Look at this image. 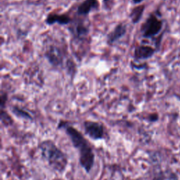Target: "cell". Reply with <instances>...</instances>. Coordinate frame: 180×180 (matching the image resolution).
<instances>
[{"label":"cell","instance_id":"cell-16","mask_svg":"<svg viewBox=\"0 0 180 180\" xmlns=\"http://www.w3.org/2000/svg\"><path fill=\"white\" fill-rule=\"evenodd\" d=\"M132 1L134 4H137L142 2L143 0H132Z\"/></svg>","mask_w":180,"mask_h":180},{"label":"cell","instance_id":"cell-8","mask_svg":"<svg viewBox=\"0 0 180 180\" xmlns=\"http://www.w3.org/2000/svg\"><path fill=\"white\" fill-rule=\"evenodd\" d=\"M99 5L98 0H84L77 7L76 13L81 16H87L92 11L98 9Z\"/></svg>","mask_w":180,"mask_h":180},{"label":"cell","instance_id":"cell-4","mask_svg":"<svg viewBox=\"0 0 180 180\" xmlns=\"http://www.w3.org/2000/svg\"><path fill=\"white\" fill-rule=\"evenodd\" d=\"M162 23L158 20L155 15H150L146 21L142 25L141 31L144 38H151L156 36L161 30Z\"/></svg>","mask_w":180,"mask_h":180},{"label":"cell","instance_id":"cell-1","mask_svg":"<svg viewBox=\"0 0 180 180\" xmlns=\"http://www.w3.org/2000/svg\"><path fill=\"white\" fill-rule=\"evenodd\" d=\"M59 128L64 129L73 146L78 151L79 163L87 173H90L95 162V154L92 145L80 131L67 122L61 121Z\"/></svg>","mask_w":180,"mask_h":180},{"label":"cell","instance_id":"cell-13","mask_svg":"<svg viewBox=\"0 0 180 180\" xmlns=\"http://www.w3.org/2000/svg\"><path fill=\"white\" fill-rule=\"evenodd\" d=\"M1 123H4L5 125H10L13 123V120L11 119L10 115L7 112L4 111L1 109Z\"/></svg>","mask_w":180,"mask_h":180},{"label":"cell","instance_id":"cell-2","mask_svg":"<svg viewBox=\"0 0 180 180\" xmlns=\"http://www.w3.org/2000/svg\"><path fill=\"white\" fill-rule=\"evenodd\" d=\"M42 157L52 170L63 173L68 164L67 155L55 144L53 141L46 139L40 143L38 146Z\"/></svg>","mask_w":180,"mask_h":180},{"label":"cell","instance_id":"cell-12","mask_svg":"<svg viewBox=\"0 0 180 180\" xmlns=\"http://www.w3.org/2000/svg\"><path fill=\"white\" fill-rule=\"evenodd\" d=\"M11 111L17 117L21 118L26 119V120H32V117L28 112L25 111V110L20 108L18 106H13L11 108Z\"/></svg>","mask_w":180,"mask_h":180},{"label":"cell","instance_id":"cell-15","mask_svg":"<svg viewBox=\"0 0 180 180\" xmlns=\"http://www.w3.org/2000/svg\"><path fill=\"white\" fill-rule=\"evenodd\" d=\"M113 1H114V0H103V3L105 6H107L109 4H111Z\"/></svg>","mask_w":180,"mask_h":180},{"label":"cell","instance_id":"cell-9","mask_svg":"<svg viewBox=\"0 0 180 180\" xmlns=\"http://www.w3.org/2000/svg\"><path fill=\"white\" fill-rule=\"evenodd\" d=\"M155 53V49L151 46L140 45L134 49V58L136 61L148 59L152 57Z\"/></svg>","mask_w":180,"mask_h":180},{"label":"cell","instance_id":"cell-3","mask_svg":"<svg viewBox=\"0 0 180 180\" xmlns=\"http://www.w3.org/2000/svg\"><path fill=\"white\" fill-rule=\"evenodd\" d=\"M85 134L94 141L106 138V132L103 123L92 120H85L83 123Z\"/></svg>","mask_w":180,"mask_h":180},{"label":"cell","instance_id":"cell-11","mask_svg":"<svg viewBox=\"0 0 180 180\" xmlns=\"http://www.w3.org/2000/svg\"><path fill=\"white\" fill-rule=\"evenodd\" d=\"M145 10L144 5H139L132 9L129 14V18L133 24H137L140 21Z\"/></svg>","mask_w":180,"mask_h":180},{"label":"cell","instance_id":"cell-6","mask_svg":"<svg viewBox=\"0 0 180 180\" xmlns=\"http://www.w3.org/2000/svg\"><path fill=\"white\" fill-rule=\"evenodd\" d=\"M127 25L124 23H120L116 26L114 29L107 35L106 41L108 44L113 45L116 42L120 40L127 33Z\"/></svg>","mask_w":180,"mask_h":180},{"label":"cell","instance_id":"cell-5","mask_svg":"<svg viewBox=\"0 0 180 180\" xmlns=\"http://www.w3.org/2000/svg\"><path fill=\"white\" fill-rule=\"evenodd\" d=\"M44 57L49 61L50 64L55 67H59L63 65V54L59 47L55 45H51L44 53Z\"/></svg>","mask_w":180,"mask_h":180},{"label":"cell","instance_id":"cell-7","mask_svg":"<svg viewBox=\"0 0 180 180\" xmlns=\"http://www.w3.org/2000/svg\"><path fill=\"white\" fill-rule=\"evenodd\" d=\"M45 23L49 26H52L56 23L60 26H65L72 23V18L67 13L60 14V13H51L46 17Z\"/></svg>","mask_w":180,"mask_h":180},{"label":"cell","instance_id":"cell-10","mask_svg":"<svg viewBox=\"0 0 180 180\" xmlns=\"http://www.w3.org/2000/svg\"><path fill=\"white\" fill-rule=\"evenodd\" d=\"M73 36L75 38L83 39L87 37L90 33V28L83 21H78L73 27V30L71 31Z\"/></svg>","mask_w":180,"mask_h":180},{"label":"cell","instance_id":"cell-14","mask_svg":"<svg viewBox=\"0 0 180 180\" xmlns=\"http://www.w3.org/2000/svg\"><path fill=\"white\" fill-rule=\"evenodd\" d=\"M8 100V95L6 92H1V100H0V104H1V109H4L5 104Z\"/></svg>","mask_w":180,"mask_h":180}]
</instances>
